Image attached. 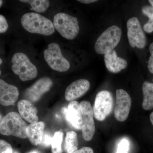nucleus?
Masks as SVG:
<instances>
[{
  "label": "nucleus",
  "instance_id": "f257e3e1",
  "mask_svg": "<svg viewBox=\"0 0 153 153\" xmlns=\"http://www.w3.org/2000/svg\"><path fill=\"white\" fill-rule=\"evenodd\" d=\"M22 27L29 33L49 36L54 33L55 28L50 20L40 14L27 13L21 19Z\"/></svg>",
  "mask_w": 153,
  "mask_h": 153
},
{
  "label": "nucleus",
  "instance_id": "f03ea898",
  "mask_svg": "<svg viewBox=\"0 0 153 153\" xmlns=\"http://www.w3.org/2000/svg\"><path fill=\"white\" fill-rule=\"evenodd\" d=\"M27 126L20 114L17 112H11L1 120L0 132L4 135L25 139L27 138L26 129Z\"/></svg>",
  "mask_w": 153,
  "mask_h": 153
},
{
  "label": "nucleus",
  "instance_id": "7ed1b4c3",
  "mask_svg": "<svg viewBox=\"0 0 153 153\" xmlns=\"http://www.w3.org/2000/svg\"><path fill=\"white\" fill-rule=\"evenodd\" d=\"M12 69L22 81L35 79L38 75L36 66L30 61L28 56L22 52L15 53L11 60Z\"/></svg>",
  "mask_w": 153,
  "mask_h": 153
},
{
  "label": "nucleus",
  "instance_id": "20e7f679",
  "mask_svg": "<svg viewBox=\"0 0 153 153\" xmlns=\"http://www.w3.org/2000/svg\"><path fill=\"white\" fill-rule=\"evenodd\" d=\"M121 30L115 25L111 26L103 32L97 40L94 46L96 52L105 55L117 46L121 37Z\"/></svg>",
  "mask_w": 153,
  "mask_h": 153
},
{
  "label": "nucleus",
  "instance_id": "39448f33",
  "mask_svg": "<svg viewBox=\"0 0 153 153\" xmlns=\"http://www.w3.org/2000/svg\"><path fill=\"white\" fill-rule=\"evenodd\" d=\"M53 25L60 35L68 40L74 39L79 33L77 19L65 13H58L55 15Z\"/></svg>",
  "mask_w": 153,
  "mask_h": 153
},
{
  "label": "nucleus",
  "instance_id": "423d86ee",
  "mask_svg": "<svg viewBox=\"0 0 153 153\" xmlns=\"http://www.w3.org/2000/svg\"><path fill=\"white\" fill-rule=\"evenodd\" d=\"M44 59L49 67L53 70L63 72L70 68L69 62L61 52L60 46L55 43L49 44L44 51Z\"/></svg>",
  "mask_w": 153,
  "mask_h": 153
},
{
  "label": "nucleus",
  "instance_id": "0eeeda50",
  "mask_svg": "<svg viewBox=\"0 0 153 153\" xmlns=\"http://www.w3.org/2000/svg\"><path fill=\"white\" fill-rule=\"evenodd\" d=\"M114 100L112 94L107 91H100L96 96L93 110L96 119L102 121L112 112Z\"/></svg>",
  "mask_w": 153,
  "mask_h": 153
},
{
  "label": "nucleus",
  "instance_id": "6e6552de",
  "mask_svg": "<svg viewBox=\"0 0 153 153\" xmlns=\"http://www.w3.org/2000/svg\"><path fill=\"white\" fill-rule=\"evenodd\" d=\"M127 36L132 47L143 49L146 45V37L143 32L139 20L136 17L129 19L127 23Z\"/></svg>",
  "mask_w": 153,
  "mask_h": 153
},
{
  "label": "nucleus",
  "instance_id": "1a4fd4ad",
  "mask_svg": "<svg viewBox=\"0 0 153 153\" xmlns=\"http://www.w3.org/2000/svg\"><path fill=\"white\" fill-rule=\"evenodd\" d=\"M82 116V137L86 141L92 140L95 133V126L94 120L93 108L90 102L83 100L80 103Z\"/></svg>",
  "mask_w": 153,
  "mask_h": 153
},
{
  "label": "nucleus",
  "instance_id": "9d476101",
  "mask_svg": "<svg viewBox=\"0 0 153 153\" xmlns=\"http://www.w3.org/2000/svg\"><path fill=\"white\" fill-rule=\"evenodd\" d=\"M131 105V99L128 93L123 89H117L116 92L114 116L117 120L124 122L128 116Z\"/></svg>",
  "mask_w": 153,
  "mask_h": 153
},
{
  "label": "nucleus",
  "instance_id": "9b49d317",
  "mask_svg": "<svg viewBox=\"0 0 153 153\" xmlns=\"http://www.w3.org/2000/svg\"><path fill=\"white\" fill-rule=\"evenodd\" d=\"M52 83V79L49 77H41L26 90L24 94L25 98L31 102H36L50 90Z\"/></svg>",
  "mask_w": 153,
  "mask_h": 153
},
{
  "label": "nucleus",
  "instance_id": "f8f14e48",
  "mask_svg": "<svg viewBox=\"0 0 153 153\" xmlns=\"http://www.w3.org/2000/svg\"><path fill=\"white\" fill-rule=\"evenodd\" d=\"M62 111L71 125L76 129L82 130L83 121L80 103L76 101H71L67 108H63Z\"/></svg>",
  "mask_w": 153,
  "mask_h": 153
},
{
  "label": "nucleus",
  "instance_id": "ddd939ff",
  "mask_svg": "<svg viewBox=\"0 0 153 153\" xmlns=\"http://www.w3.org/2000/svg\"><path fill=\"white\" fill-rule=\"evenodd\" d=\"M19 89L16 86L10 85L3 79H0V102L5 106L13 105L18 100Z\"/></svg>",
  "mask_w": 153,
  "mask_h": 153
},
{
  "label": "nucleus",
  "instance_id": "4468645a",
  "mask_svg": "<svg viewBox=\"0 0 153 153\" xmlns=\"http://www.w3.org/2000/svg\"><path fill=\"white\" fill-rule=\"evenodd\" d=\"M90 83L87 79H79L71 83L65 91V97L67 101H73L81 97L88 91Z\"/></svg>",
  "mask_w": 153,
  "mask_h": 153
},
{
  "label": "nucleus",
  "instance_id": "2eb2a0df",
  "mask_svg": "<svg viewBox=\"0 0 153 153\" xmlns=\"http://www.w3.org/2000/svg\"><path fill=\"white\" fill-rule=\"evenodd\" d=\"M18 108L20 115L31 124L38 122V110L31 102L22 100L18 103Z\"/></svg>",
  "mask_w": 153,
  "mask_h": 153
},
{
  "label": "nucleus",
  "instance_id": "dca6fc26",
  "mask_svg": "<svg viewBox=\"0 0 153 153\" xmlns=\"http://www.w3.org/2000/svg\"><path fill=\"white\" fill-rule=\"evenodd\" d=\"M104 61L108 70L113 73L120 72L122 69L126 68L128 65L126 60L117 57L114 50L105 55Z\"/></svg>",
  "mask_w": 153,
  "mask_h": 153
},
{
  "label": "nucleus",
  "instance_id": "f3484780",
  "mask_svg": "<svg viewBox=\"0 0 153 153\" xmlns=\"http://www.w3.org/2000/svg\"><path fill=\"white\" fill-rule=\"evenodd\" d=\"M45 124L43 122L30 124L26 129L27 137L32 144L38 146L41 144L44 134Z\"/></svg>",
  "mask_w": 153,
  "mask_h": 153
},
{
  "label": "nucleus",
  "instance_id": "a211bd4d",
  "mask_svg": "<svg viewBox=\"0 0 153 153\" xmlns=\"http://www.w3.org/2000/svg\"><path fill=\"white\" fill-rule=\"evenodd\" d=\"M142 89L143 94V109L150 110L153 108V83L146 81L143 84Z\"/></svg>",
  "mask_w": 153,
  "mask_h": 153
},
{
  "label": "nucleus",
  "instance_id": "6ab92c4d",
  "mask_svg": "<svg viewBox=\"0 0 153 153\" xmlns=\"http://www.w3.org/2000/svg\"><path fill=\"white\" fill-rule=\"evenodd\" d=\"M78 146L77 134L75 132L66 133L65 140V149L67 153H73L77 150Z\"/></svg>",
  "mask_w": 153,
  "mask_h": 153
},
{
  "label": "nucleus",
  "instance_id": "aec40b11",
  "mask_svg": "<svg viewBox=\"0 0 153 153\" xmlns=\"http://www.w3.org/2000/svg\"><path fill=\"white\" fill-rule=\"evenodd\" d=\"M20 1L29 4L31 6V10L38 13L47 11L50 4L48 0H21Z\"/></svg>",
  "mask_w": 153,
  "mask_h": 153
},
{
  "label": "nucleus",
  "instance_id": "412c9836",
  "mask_svg": "<svg viewBox=\"0 0 153 153\" xmlns=\"http://www.w3.org/2000/svg\"><path fill=\"white\" fill-rule=\"evenodd\" d=\"M63 136L62 131L56 132L54 134L51 145L52 153H62V143Z\"/></svg>",
  "mask_w": 153,
  "mask_h": 153
},
{
  "label": "nucleus",
  "instance_id": "4be33fe9",
  "mask_svg": "<svg viewBox=\"0 0 153 153\" xmlns=\"http://www.w3.org/2000/svg\"><path fill=\"white\" fill-rule=\"evenodd\" d=\"M142 12L145 16L149 18V21L143 26L144 30L147 33H152L153 31V7L152 6H144L143 7Z\"/></svg>",
  "mask_w": 153,
  "mask_h": 153
},
{
  "label": "nucleus",
  "instance_id": "5701e85b",
  "mask_svg": "<svg viewBox=\"0 0 153 153\" xmlns=\"http://www.w3.org/2000/svg\"><path fill=\"white\" fill-rule=\"evenodd\" d=\"M129 143L126 139H123L121 140L118 145L116 153H128L129 150Z\"/></svg>",
  "mask_w": 153,
  "mask_h": 153
},
{
  "label": "nucleus",
  "instance_id": "b1692460",
  "mask_svg": "<svg viewBox=\"0 0 153 153\" xmlns=\"http://www.w3.org/2000/svg\"><path fill=\"white\" fill-rule=\"evenodd\" d=\"M0 153H13L12 146L4 140H0Z\"/></svg>",
  "mask_w": 153,
  "mask_h": 153
},
{
  "label": "nucleus",
  "instance_id": "393cba45",
  "mask_svg": "<svg viewBox=\"0 0 153 153\" xmlns=\"http://www.w3.org/2000/svg\"><path fill=\"white\" fill-rule=\"evenodd\" d=\"M52 139L51 134L48 132H45L43 136L41 145L44 147H49L52 145Z\"/></svg>",
  "mask_w": 153,
  "mask_h": 153
},
{
  "label": "nucleus",
  "instance_id": "a878e982",
  "mask_svg": "<svg viewBox=\"0 0 153 153\" xmlns=\"http://www.w3.org/2000/svg\"><path fill=\"white\" fill-rule=\"evenodd\" d=\"M8 27V24L5 18L2 15H0V33H5Z\"/></svg>",
  "mask_w": 153,
  "mask_h": 153
},
{
  "label": "nucleus",
  "instance_id": "bb28decb",
  "mask_svg": "<svg viewBox=\"0 0 153 153\" xmlns=\"http://www.w3.org/2000/svg\"><path fill=\"white\" fill-rule=\"evenodd\" d=\"M149 50L151 53V56L149 59L148 68L151 73L153 74V42L150 44Z\"/></svg>",
  "mask_w": 153,
  "mask_h": 153
},
{
  "label": "nucleus",
  "instance_id": "cd10ccee",
  "mask_svg": "<svg viewBox=\"0 0 153 153\" xmlns=\"http://www.w3.org/2000/svg\"><path fill=\"white\" fill-rule=\"evenodd\" d=\"M73 153H94V151L91 148L84 147L80 149L77 150Z\"/></svg>",
  "mask_w": 153,
  "mask_h": 153
},
{
  "label": "nucleus",
  "instance_id": "c85d7f7f",
  "mask_svg": "<svg viewBox=\"0 0 153 153\" xmlns=\"http://www.w3.org/2000/svg\"><path fill=\"white\" fill-rule=\"evenodd\" d=\"M78 1L82 4H89L97 1V0H78Z\"/></svg>",
  "mask_w": 153,
  "mask_h": 153
},
{
  "label": "nucleus",
  "instance_id": "c756f323",
  "mask_svg": "<svg viewBox=\"0 0 153 153\" xmlns=\"http://www.w3.org/2000/svg\"><path fill=\"white\" fill-rule=\"evenodd\" d=\"M150 120L151 123L153 126V111L151 114L150 116Z\"/></svg>",
  "mask_w": 153,
  "mask_h": 153
},
{
  "label": "nucleus",
  "instance_id": "7c9ffc66",
  "mask_svg": "<svg viewBox=\"0 0 153 153\" xmlns=\"http://www.w3.org/2000/svg\"><path fill=\"white\" fill-rule=\"evenodd\" d=\"M28 153H42L40 151L37 150H34L30 151Z\"/></svg>",
  "mask_w": 153,
  "mask_h": 153
},
{
  "label": "nucleus",
  "instance_id": "2f4dec72",
  "mask_svg": "<svg viewBox=\"0 0 153 153\" xmlns=\"http://www.w3.org/2000/svg\"><path fill=\"white\" fill-rule=\"evenodd\" d=\"M149 2L152 5V6L153 7V0H150V1H149Z\"/></svg>",
  "mask_w": 153,
  "mask_h": 153
},
{
  "label": "nucleus",
  "instance_id": "473e14b6",
  "mask_svg": "<svg viewBox=\"0 0 153 153\" xmlns=\"http://www.w3.org/2000/svg\"><path fill=\"white\" fill-rule=\"evenodd\" d=\"M3 4V1H2V0H1L0 1V7H1L2 5Z\"/></svg>",
  "mask_w": 153,
  "mask_h": 153
},
{
  "label": "nucleus",
  "instance_id": "72a5a7b5",
  "mask_svg": "<svg viewBox=\"0 0 153 153\" xmlns=\"http://www.w3.org/2000/svg\"><path fill=\"white\" fill-rule=\"evenodd\" d=\"M2 63V59H0V64H1Z\"/></svg>",
  "mask_w": 153,
  "mask_h": 153
},
{
  "label": "nucleus",
  "instance_id": "f704fd0d",
  "mask_svg": "<svg viewBox=\"0 0 153 153\" xmlns=\"http://www.w3.org/2000/svg\"><path fill=\"white\" fill-rule=\"evenodd\" d=\"M19 153L17 152H14V153Z\"/></svg>",
  "mask_w": 153,
  "mask_h": 153
}]
</instances>
